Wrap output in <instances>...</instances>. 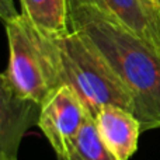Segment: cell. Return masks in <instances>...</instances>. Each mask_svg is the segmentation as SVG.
<instances>
[{
	"label": "cell",
	"mask_w": 160,
	"mask_h": 160,
	"mask_svg": "<svg viewBox=\"0 0 160 160\" xmlns=\"http://www.w3.org/2000/svg\"><path fill=\"white\" fill-rule=\"evenodd\" d=\"M56 160H118L101 141L93 118H88L66 152Z\"/></svg>",
	"instance_id": "obj_9"
},
{
	"label": "cell",
	"mask_w": 160,
	"mask_h": 160,
	"mask_svg": "<svg viewBox=\"0 0 160 160\" xmlns=\"http://www.w3.org/2000/svg\"><path fill=\"white\" fill-rule=\"evenodd\" d=\"M42 35L58 86L73 88L91 118L107 105H118L133 112L131 93L86 37L73 30L62 37Z\"/></svg>",
	"instance_id": "obj_2"
},
{
	"label": "cell",
	"mask_w": 160,
	"mask_h": 160,
	"mask_svg": "<svg viewBox=\"0 0 160 160\" xmlns=\"http://www.w3.org/2000/svg\"><path fill=\"white\" fill-rule=\"evenodd\" d=\"M70 28L96 47L125 84L142 132L160 128V52L97 8L69 0Z\"/></svg>",
	"instance_id": "obj_1"
},
{
	"label": "cell",
	"mask_w": 160,
	"mask_h": 160,
	"mask_svg": "<svg viewBox=\"0 0 160 160\" xmlns=\"http://www.w3.org/2000/svg\"><path fill=\"white\" fill-rule=\"evenodd\" d=\"M152 2H153V3H155V4H156V6H158V7H159V8H160V0H152Z\"/></svg>",
	"instance_id": "obj_11"
},
{
	"label": "cell",
	"mask_w": 160,
	"mask_h": 160,
	"mask_svg": "<svg viewBox=\"0 0 160 160\" xmlns=\"http://www.w3.org/2000/svg\"><path fill=\"white\" fill-rule=\"evenodd\" d=\"M91 118L83 101L69 86H59L41 102L38 127L56 156L66 152L83 125Z\"/></svg>",
	"instance_id": "obj_4"
},
{
	"label": "cell",
	"mask_w": 160,
	"mask_h": 160,
	"mask_svg": "<svg viewBox=\"0 0 160 160\" xmlns=\"http://www.w3.org/2000/svg\"><path fill=\"white\" fill-rule=\"evenodd\" d=\"M0 13H2L3 21H6V20H10L13 17L18 16L20 11H17L14 8V4L11 0H0Z\"/></svg>",
	"instance_id": "obj_10"
},
{
	"label": "cell",
	"mask_w": 160,
	"mask_h": 160,
	"mask_svg": "<svg viewBox=\"0 0 160 160\" xmlns=\"http://www.w3.org/2000/svg\"><path fill=\"white\" fill-rule=\"evenodd\" d=\"M3 22L8 63L0 80L20 97L41 104L51 91L59 87L44 35L21 13Z\"/></svg>",
	"instance_id": "obj_3"
},
{
	"label": "cell",
	"mask_w": 160,
	"mask_h": 160,
	"mask_svg": "<svg viewBox=\"0 0 160 160\" xmlns=\"http://www.w3.org/2000/svg\"><path fill=\"white\" fill-rule=\"evenodd\" d=\"M97 132L118 160H129L138 149L141 121L131 110L107 105L94 117Z\"/></svg>",
	"instance_id": "obj_7"
},
{
	"label": "cell",
	"mask_w": 160,
	"mask_h": 160,
	"mask_svg": "<svg viewBox=\"0 0 160 160\" xmlns=\"http://www.w3.org/2000/svg\"><path fill=\"white\" fill-rule=\"evenodd\" d=\"M41 104L16 94L0 80V160H17L24 133L38 125Z\"/></svg>",
	"instance_id": "obj_5"
},
{
	"label": "cell",
	"mask_w": 160,
	"mask_h": 160,
	"mask_svg": "<svg viewBox=\"0 0 160 160\" xmlns=\"http://www.w3.org/2000/svg\"><path fill=\"white\" fill-rule=\"evenodd\" d=\"M20 13L42 34L62 37L70 32L69 0H20Z\"/></svg>",
	"instance_id": "obj_8"
},
{
	"label": "cell",
	"mask_w": 160,
	"mask_h": 160,
	"mask_svg": "<svg viewBox=\"0 0 160 160\" xmlns=\"http://www.w3.org/2000/svg\"><path fill=\"white\" fill-rule=\"evenodd\" d=\"M97 8L160 52V8L152 0H78Z\"/></svg>",
	"instance_id": "obj_6"
}]
</instances>
